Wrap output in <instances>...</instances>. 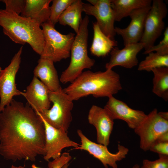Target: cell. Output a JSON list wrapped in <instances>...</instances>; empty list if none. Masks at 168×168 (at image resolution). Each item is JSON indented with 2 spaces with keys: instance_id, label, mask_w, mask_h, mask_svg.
<instances>
[{
  "instance_id": "21",
  "label": "cell",
  "mask_w": 168,
  "mask_h": 168,
  "mask_svg": "<svg viewBox=\"0 0 168 168\" xmlns=\"http://www.w3.org/2000/svg\"><path fill=\"white\" fill-rule=\"evenodd\" d=\"M152 2L151 0H111L115 21H120L129 16L135 9L151 6Z\"/></svg>"
},
{
  "instance_id": "26",
  "label": "cell",
  "mask_w": 168,
  "mask_h": 168,
  "mask_svg": "<svg viewBox=\"0 0 168 168\" xmlns=\"http://www.w3.org/2000/svg\"><path fill=\"white\" fill-rule=\"evenodd\" d=\"M156 51L158 54L162 55H168V27L166 28L164 33L163 39L156 45H153L144 52V54Z\"/></svg>"
},
{
  "instance_id": "29",
  "label": "cell",
  "mask_w": 168,
  "mask_h": 168,
  "mask_svg": "<svg viewBox=\"0 0 168 168\" xmlns=\"http://www.w3.org/2000/svg\"><path fill=\"white\" fill-rule=\"evenodd\" d=\"M72 157L69 153L65 152L63 153L58 158L54 159L53 161H49V168H62L65 164L68 163Z\"/></svg>"
},
{
  "instance_id": "10",
  "label": "cell",
  "mask_w": 168,
  "mask_h": 168,
  "mask_svg": "<svg viewBox=\"0 0 168 168\" xmlns=\"http://www.w3.org/2000/svg\"><path fill=\"white\" fill-rule=\"evenodd\" d=\"M77 133L80 138L81 144L76 149L87 151L99 160L105 168H108V166L112 168H117L116 162L125 158L129 152L128 148L119 144L118 152L112 153L109 151L107 146L90 140L80 129H78Z\"/></svg>"
},
{
  "instance_id": "32",
  "label": "cell",
  "mask_w": 168,
  "mask_h": 168,
  "mask_svg": "<svg viewBox=\"0 0 168 168\" xmlns=\"http://www.w3.org/2000/svg\"><path fill=\"white\" fill-rule=\"evenodd\" d=\"M159 115L163 119L168 120V112H158Z\"/></svg>"
},
{
  "instance_id": "14",
  "label": "cell",
  "mask_w": 168,
  "mask_h": 168,
  "mask_svg": "<svg viewBox=\"0 0 168 168\" xmlns=\"http://www.w3.org/2000/svg\"><path fill=\"white\" fill-rule=\"evenodd\" d=\"M151 7V6L133 10L129 16L131 21L127 27L115 28L116 33L122 37L124 46L140 41L144 31L146 18Z\"/></svg>"
},
{
  "instance_id": "27",
  "label": "cell",
  "mask_w": 168,
  "mask_h": 168,
  "mask_svg": "<svg viewBox=\"0 0 168 168\" xmlns=\"http://www.w3.org/2000/svg\"><path fill=\"white\" fill-rule=\"evenodd\" d=\"M159 158L154 161L144 159L141 168H168V156L159 155Z\"/></svg>"
},
{
  "instance_id": "13",
  "label": "cell",
  "mask_w": 168,
  "mask_h": 168,
  "mask_svg": "<svg viewBox=\"0 0 168 168\" xmlns=\"http://www.w3.org/2000/svg\"><path fill=\"white\" fill-rule=\"evenodd\" d=\"M108 98L104 108L114 120L119 119L124 121L131 129L137 128L147 116L143 111L131 108L126 103L113 96Z\"/></svg>"
},
{
  "instance_id": "7",
  "label": "cell",
  "mask_w": 168,
  "mask_h": 168,
  "mask_svg": "<svg viewBox=\"0 0 168 168\" xmlns=\"http://www.w3.org/2000/svg\"><path fill=\"white\" fill-rule=\"evenodd\" d=\"M146 18L144 31L139 42L145 50L154 45L165 28L163 19L167 13V6L162 0H153Z\"/></svg>"
},
{
  "instance_id": "33",
  "label": "cell",
  "mask_w": 168,
  "mask_h": 168,
  "mask_svg": "<svg viewBox=\"0 0 168 168\" xmlns=\"http://www.w3.org/2000/svg\"><path fill=\"white\" fill-rule=\"evenodd\" d=\"M11 168H24V167L21 166H16L14 165H12Z\"/></svg>"
},
{
  "instance_id": "6",
  "label": "cell",
  "mask_w": 168,
  "mask_h": 168,
  "mask_svg": "<svg viewBox=\"0 0 168 168\" xmlns=\"http://www.w3.org/2000/svg\"><path fill=\"white\" fill-rule=\"evenodd\" d=\"M49 97L53 104L52 107L36 113L50 125L67 132L72 120L73 101L62 88L56 92L49 91Z\"/></svg>"
},
{
  "instance_id": "9",
  "label": "cell",
  "mask_w": 168,
  "mask_h": 168,
  "mask_svg": "<svg viewBox=\"0 0 168 168\" xmlns=\"http://www.w3.org/2000/svg\"><path fill=\"white\" fill-rule=\"evenodd\" d=\"M23 46L15 54L9 65L2 70L0 76V112L10 103L15 96H23L18 90L15 83L16 76L20 68Z\"/></svg>"
},
{
  "instance_id": "20",
  "label": "cell",
  "mask_w": 168,
  "mask_h": 168,
  "mask_svg": "<svg viewBox=\"0 0 168 168\" xmlns=\"http://www.w3.org/2000/svg\"><path fill=\"white\" fill-rule=\"evenodd\" d=\"M94 36L90 50L91 53L98 57H104L117 46L118 42L104 34L97 23H93Z\"/></svg>"
},
{
  "instance_id": "23",
  "label": "cell",
  "mask_w": 168,
  "mask_h": 168,
  "mask_svg": "<svg viewBox=\"0 0 168 168\" xmlns=\"http://www.w3.org/2000/svg\"><path fill=\"white\" fill-rule=\"evenodd\" d=\"M153 73L152 92L165 101L168 100V67L155 68L151 70Z\"/></svg>"
},
{
  "instance_id": "16",
  "label": "cell",
  "mask_w": 168,
  "mask_h": 168,
  "mask_svg": "<svg viewBox=\"0 0 168 168\" xmlns=\"http://www.w3.org/2000/svg\"><path fill=\"white\" fill-rule=\"evenodd\" d=\"M124 46L121 49L117 47L112 49L110 60L105 65L106 70L112 69L113 67L118 66L131 68L138 64L137 55L144 48V44L139 42Z\"/></svg>"
},
{
  "instance_id": "31",
  "label": "cell",
  "mask_w": 168,
  "mask_h": 168,
  "mask_svg": "<svg viewBox=\"0 0 168 168\" xmlns=\"http://www.w3.org/2000/svg\"><path fill=\"white\" fill-rule=\"evenodd\" d=\"M156 141L164 142H168V132L161 135Z\"/></svg>"
},
{
  "instance_id": "3",
  "label": "cell",
  "mask_w": 168,
  "mask_h": 168,
  "mask_svg": "<svg viewBox=\"0 0 168 168\" xmlns=\"http://www.w3.org/2000/svg\"><path fill=\"white\" fill-rule=\"evenodd\" d=\"M0 26L4 34L15 43L29 44L40 55L44 44L40 26L33 20L5 9H0Z\"/></svg>"
},
{
  "instance_id": "24",
  "label": "cell",
  "mask_w": 168,
  "mask_h": 168,
  "mask_svg": "<svg viewBox=\"0 0 168 168\" xmlns=\"http://www.w3.org/2000/svg\"><path fill=\"white\" fill-rule=\"evenodd\" d=\"M145 59L139 64V71L151 72L155 68L162 67H168V55H162L151 52L148 54Z\"/></svg>"
},
{
  "instance_id": "12",
  "label": "cell",
  "mask_w": 168,
  "mask_h": 168,
  "mask_svg": "<svg viewBox=\"0 0 168 168\" xmlns=\"http://www.w3.org/2000/svg\"><path fill=\"white\" fill-rule=\"evenodd\" d=\"M40 117L45 128V154L44 159L46 161H49L51 158L54 160L59 157L62 150L65 148L72 147L76 149L80 146L70 139L67 132L53 127Z\"/></svg>"
},
{
  "instance_id": "18",
  "label": "cell",
  "mask_w": 168,
  "mask_h": 168,
  "mask_svg": "<svg viewBox=\"0 0 168 168\" xmlns=\"http://www.w3.org/2000/svg\"><path fill=\"white\" fill-rule=\"evenodd\" d=\"M54 63L49 60L40 58L38 61L37 65L34 70L33 73L34 76L40 79L49 91L56 92L62 87Z\"/></svg>"
},
{
  "instance_id": "2",
  "label": "cell",
  "mask_w": 168,
  "mask_h": 168,
  "mask_svg": "<svg viewBox=\"0 0 168 168\" xmlns=\"http://www.w3.org/2000/svg\"><path fill=\"white\" fill-rule=\"evenodd\" d=\"M122 89L119 75L112 69H109L104 72H83L63 90L73 101L89 95L96 98H108Z\"/></svg>"
},
{
  "instance_id": "11",
  "label": "cell",
  "mask_w": 168,
  "mask_h": 168,
  "mask_svg": "<svg viewBox=\"0 0 168 168\" xmlns=\"http://www.w3.org/2000/svg\"><path fill=\"white\" fill-rule=\"evenodd\" d=\"M90 3H83V10L85 13L94 16L102 32L112 40L116 35L115 21L111 0H87Z\"/></svg>"
},
{
  "instance_id": "5",
  "label": "cell",
  "mask_w": 168,
  "mask_h": 168,
  "mask_svg": "<svg viewBox=\"0 0 168 168\" xmlns=\"http://www.w3.org/2000/svg\"><path fill=\"white\" fill-rule=\"evenodd\" d=\"M44 44L40 58L49 60L54 63L59 62L70 56L71 48L75 34L70 32L63 35L54 28L48 21L42 24Z\"/></svg>"
},
{
  "instance_id": "17",
  "label": "cell",
  "mask_w": 168,
  "mask_h": 168,
  "mask_svg": "<svg viewBox=\"0 0 168 168\" xmlns=\"http://www.w3.org/2000/svg\"><path fill=\"white\" fill-rule=\"evenodd\" d=\"M49 92L46 86L38 78L34 76L23 96L32 109L36 112L40 113L50 107L51 102L49 99Z\"/></svg>"
},
{
  "instance_id": "15",
  "label": "cell",
  "mask_w": 168,
  "mask_h": 168,
  "mask_svg": "<svg viewBox=\"0 0 168 168\" xmlns=\"http://www.w3.org/2000/svg\"><path fill=\"white\" fill-rule=\"evenodd\" d=\"M88 120V122L96 128L98 143L107 147L110 143L114 120L104 108L95 105L89 110Z\"/></svg>"
},
{
  "instance_id": "28",
  "label": "cell",
  "mask_w": 168,
  "mask_h": 168,
  "mask_svg": "<svg viewBox=\"0 0 168 168\" xmlns=\"http://www.w3.org/2000/svg\"><path fill=\"white\" fill-rule=\"evenodd\" d=\"M0 1L5 3V10L19 15L22 12L26 4V0H2Z\"/></svg>"
},
{
  "instance_id": "36",
  "label": "cell",
  "mask_w": 168,
  "mask_h": 168,
  "mask_svg": "<svg viewBox=\"0 0 168 168\" xmlns=\"http://www.w3.org/2000/svg\"><path fill=\"white\" fill-rule=\"evenodd\" d=\"M32 168H40L39 167H37L35 164H33L32 165Z\"/></svg>"
},
{
  "instance_id": "37",
  "label": "cell",
  "mask_w": 168,
  "mask_h": 168,
  "mask_svg": "<svg viewBox=\"0 0 168 168\" xmlns=\"http://www.w3.org/2000/svg\"><path fill=\"white\" fill-rule=\"evenodd\" d=\"M2 69L1 68L0 66V75L1 74V72H2Z\"/></svg>"
},
{
  "instance_id": "30",
  "label": "cell",
  "mask_w": 168,
  "mask_h": 168,
  "mask_svg": "<svg viewBox=\"0 0 168 168\" xmlns=\"http://www.w3.org/2000/svg\"><path fill=\"white\" fill-rule=\"evenodd\" d=\"M149 150L158 155L168 156V142L156 141L151 146Z\"/></svg>"
},
{
  "instance_id": "35",
  "label": "cell",
  "mask_w": 168,
  "mask_h": 168,
  "mask_svg": "<svg viewBox=\"0 0 168 168\" xmlns=\"http://www.w3.org/2000/svg\"><path fill=\"white\" fill-rule=\"evenodd\" d=\"M132 168H140V166L137 164L135 165Z\"/></svg>"
},
{
  "instance_id": "1",
  "label": "cell",
  "mask_w": 168,
  "mask_h": 168,
  "mask_svg": "<svg viewBox=\"0 0 168 168\" xmlns=\"http://www.w3.org/2000/svg\"><path fill=\"white\" fill-rule=\"evenodd\" d=\"M0 113V154L15 162L44 156L45 131L40 116L27 103L13 99Z\"/></svg>"
},
{
  "instance_id": "19",
  "label": "cell",
  "mask_w": 168,
  "mask_h": 168,
  "mask_svg": "<svg viewBox=\"0 0 168 168\" xmlns=\"http://www.w3.org/2000/svg\"><path fill=\"white\" fill-rule=\"evenodd\" d=\"M51 0H26L24 8L21 16L33 20L40 26L49 21V5Z\"/></svg>"
},
{
  "instance_id": "4",
  "label": "cell",
  "mask_w": 168,
  "mask_h": 168,
  "mask_svg": "<svg viewBox=\"0 0 168 168\" xmlns=\"http://www.w3.org/2000/svg\"><path fill=\"white\" fill-rule=\"evenodd\" d=\"M89 18L86 16L81 22L79 31L75 36L71 49V58L68 68L62 72L59 78L63 84L72 82L85 69H91L95 61L90 58L87 53Z\"/></svg>"
},
{
  "instance_id": "8",
  "label": "cell",
  "mask_w": 168,
  "mask_h": 168,
  "mask_svg": "<svg viewBox=\"0 0 168 168\" xmlns=\"http://www.w3.org/2000/svg\"><path fill=\"white\" fill-rule=\"evenodd\" d=\"M134 130L140 137V147L144 151L161 135L168 132V120L161 117L156 109H154Z\"/></svg>"
},
{
  "instance_id": "22",
  "label": "cell",
  "mask_w": 168,
  "mask_h": 168,
  "mask_svg": "<svg viewBox=\"0 0 168 168\" xmlns=\"http://www.w3.org/2000/svg\"><path fill=\"white\" fill-rule=\"evenodd\" d=\"M83 3L81 0H75L62 13L58 19L59 23L70 26L77 34L82 20Z\"/></svg>"
},
{
  "instance_id": "25",
  "label": "cell",
  "mask_w": 168,
  "mask_h": 168,
  "mask_svg": "<svg viewBox=\"0 0 168 168\" xmlns=\"http://www.w3.org/2000/svg\"><path fill=\"white\" fill-rule=\"evenodd\" d=\"M75 0H53L50 7V15L48 21L55 26L58 22L59 18L63 12L71 5Z\"/></svg>"
},
{
  "instance_id": "34",
  "label": "cell",
  "mask_w": 168,
  "mask_h": 168,
  "mask_svg": "<svg viewBox=\"0 0 168 168\" xmlns=\"http://www.w3.org/2000/svg\"><path fill=\"white\" fill-rule=\"evenodd\" d=\"M69 164L68 163H67L65 164L62 167V168H68V166H69Z\"/></svg>"
}]
</instances>
